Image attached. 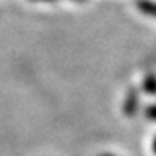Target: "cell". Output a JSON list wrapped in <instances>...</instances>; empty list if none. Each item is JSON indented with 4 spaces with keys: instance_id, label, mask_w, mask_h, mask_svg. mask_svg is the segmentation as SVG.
Listing matches in <instances>:
<instances>
[{
    "instance_id": "cell-6",
    "label": "cell",
    "mask_w": 156,
    "mask_h": 156,
    "mask_svg": "<svg viewBox=\"0 0 156 156\" xmlns=\"http://www.w3.org/2000/svg\"><path fill=\"white\" fill-rule=\"evenodd\" d=\"M35 2H56V0H35Z\"/></svg>"
},
{
    "instance_id": "cell-3",
    "label": "cell",
    "mask_w": 156,
    "mask_h": 156,
    "mask_svg": "<svg viewBox=\"0 0 156 156\" xmlns=\"http://www.w3.org/2000/svg\"><path fill=\"white\" fill-rule=\"evenodd\" d=\"M142 90L149 95H156V75L154 73H149V75L144 76V80H142Z\"/></svg>"
},
{
    "instance_id": "cell-8",
    "label": "cell",
    "mask_w": 156,
    "mask_h": 156,
    "mask_svg": "<svg viewBox=\"0 0 156 156\" xmlns=\"http://www.w3.org/2000/svg\"><path fill=\"white\" fill-rule=\"evenodd\" d=\"M75 2H83V0H75Z\"/></svg>"
},
{
    "instance_id": "cell-2",
    "label": "cell",
    "mask_w": 156,
    "mask_h": 156,
    "mask_svg": "<svg viewBox=\"0 0 156 156\" xmlns=\"http://www.w3.org/2000/svg\"><path fill=\"white\" fill-rule=\"evenodd\" d=\"M140 12H144L146 16L156 17V2L154 0H137L135 2Z\"/></svg>"
},
{
    "instance_id": "cell-7",
    "label": "cell",
    "mask_w": 156,
    "mask_h": 156,
    "mask_svg": "<svg viewBox=\"0 0 156 156\" xmlns=\"http://www.w3.org/2000/svg\"><path fill=\"white\" fill-rule=\"evenodd\" d=\"M101 156H113V154H101Z\"/></svg>"
},
{
    "instance_id": "cell-1",
    "label": "cell",
    "mask_w": 156,
    "mask_h": 156,
    "mask_svg": "<svg viewBox=\"0 0 156 156\" xmlns=\"http://www.w3.org/2000/svg\"><path fill=\"white\" fill-rule=\"evenodd\" d=\"M137 111H139V92H137V89H130L127 92L125 102H123V113L127 116H135Z\"/></svg>"
},
{
    "instance_id": "cell-4",
    "label": "cell",
    "mask_w": 156,
    "mask_h": 156,
    "mask_svg": "<svg viewBox=\"0 0 156 156\" xmlns=\"http://www.w3.org/2000/svg\"><path fill=\"white\" fill-rule=\"evenodd\" d=\"M144 116L151 122H156V104H151L144 109Z\"/></svg>"
},
{
    "instance_id": "cell-5",
    "label": "cell",
    "mask_w": 156,
    "mask_h": 156,
    "mask_svg": "<svg viewBox=\"0 0 156 156\" xmlns=\"http://www.w3.org/2000/svg\"><path fill=\"white\" fill-rule=\"evenodd\" d=\"M153 151H154V154H156V137H154V140H153Z\"/></svg>"
}]
</instances>
